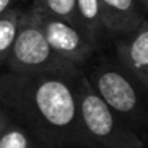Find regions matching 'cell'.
I'll return each mask as SVG.
<instances>
[{"mask_svg":"<svg viewBox=\"0 0 148 148\" xmlns=\"http://www.w3.org/2000/svg\"><path fill=\"white\" fill-rule=\"evenodd\" d=\"M80 70L0 75V102L19 118L38 148L78 145Z\"/></svg>","mask_w":148,"mask_h":148,"instance_id":"1","label":"cell"},{"mask_svg":"<svg viewBox=\"0 0 148 148\" xmlns=\"http://www.w3.org/2000/svg\"><path fill=\"white\" fill-rule=\"evenodd\" d=\"M77 92L80 147L145 148L142 137L97 96L84 73L78 77Z\"/></svg>","mask_w":148,"mask_h":148,"instance_id":"2","label":"cell"},{"mask_svg":"<svg viewBox=\"0 0 148 148\" xmlns=\"http://www.w3.org/2000/svg\"><path fill=\"white\" fill-rule=\"evenodd\" d=\"M5 67L14 73H38V72H70L80 67L61 59L46 42L40 24L38 10L32 3L24 10L14 45Z\"/></svg>","mask_w":148,"mask_h":148,"instance_id":"3","label":"cell"},{"mask_svg":"<svg viewBox=\"0 0 148 148\" xmlns=\"http://www.w3.org/2000/svg\"><path fill=\"white\" fill-rule=\"evenodd\" d=\"M96 94L132 129L148 118L138 83L121 67L110 61H100L89 73H84Z\"/></svg>","mask_w":148,"mask_h":148,"instance_id":"4","label":"cell"},{"mask_svg":"<svg viewBox=\"0 0 148 148\" xmlns=\"http://www.w3.org/2000/svg\"><path fill=\"white\" fill-rule=\"evenodd\" d=\"M38 16L48 45L65 62L81 67L97 49V43H94L77 24L40 10Z\"/></svg>","mask_w":148,"mask_h":148,"instance_id":"5","label":"cell"},{"mask_svg":"<svg viewBox=\"0 0 148 148\" xmlns=\"http://www.w3.org/2000/svg\"><path fill=\"white\" fill-rule=\"evenodd\" d=\"M118 64L148 91V19L137 26L134 30L123 34L116 42Z\"/></svg>","mask_w":148,"mask_h":148,"instance_id":"6","label":"cell"},{"mask_svg":"<svg viewBox=\"0 0 148 148\" xmlns=\"http://www.w3.org/2000/svg\"><path fill=\"white\" fill-rule=\"evenodd\" d=\"M103 30L123 35L143 23L145 13L140 0H99Z\"/></svg>","mask_w":148,"mask_h":148,"instance_id":"7","label":"cell"},{"mask_svg":"<svg viewBox=\"0 0 148 148\" xmlns=\"http://www.w3.org/2000/svg\"><path fill=\"white\" fill-rule=\"evenodd\" d=\"M75 21L77 26L99 45L103 27L100 19L99 0H75Z\"/></svg>","mask_w":148,"mask_h":148,"instance_id":"8","label":"cell"},{"mask_svg":"<svg viewBox=\"0 0 148 148\" xmlns=\"http://www.w3.org/2000/svg\"><path fill=\"white\" fill-rule=\"evenodd\" d=\"M24 10L26 8L18 5L8 10L7 13L0 14V65H5L11 53L21 26V19L24 16Z\"/></svg>","mask_w":148,"mask_h":148,"instance_id":"9","label":"cell"},{"mask_svg":"<svg viewBox=\"0 0 148 148\" xmlns=\"http://www.w3.org/2000/svg\"><path fill=\"white\" fill-rule=\"evenodd\" d=\"M0 148H38L35 138L14 118L0 131Z\"/></svg>","mask_w":148,"mask_h":148,"instance_id":"10","label":"cell"},{"mask_svg":"<svg viewBox=\"0 0 148 148\" xmlns=\"http://www.w3.org/2000/svg\"><path fill=\"white\" fill-rule=\"evenodd\" d=\"M32 5L43 13L54 14V16L64 18V19L77 24V21H75V0H32Z\"/></svg>","mask_w":148,"mask_h":148,"instance_id":"11","label":"cell"},{"mask_svg":"<svg viewBox=\"0 0 148 148\" xmlns=\"http://www.w3.org/2000/svg\"><path fill=\"white\" fill-rule=\"evenodd\" d=\"M19 2L21 0H0V14H3V13H7L8 10L18 7Z\"/></svg>","mask_w":148,"mask_h":148,"instance_id":"12","label":"cell"},{"mask_svg":"<svg viewBox=\"0 0 148 148\" xmlns=\"http://www.w3.org/2000/svg\"><path fill=\"white\" fill-rule=\"evenodd\" d=\"M11 118H13V116H11V113L8 112V110L0 108V131H2V129H3L8 123H10Z\"/></svg>","mask_w":148,"mask_h":148,"instance_id":"13","label":"cell"},{"mask_svg":"<svg viewBox=\"0 0 148 148\" xmlns=\"http://www.w3.org/2000/svg\"><path fill=\"white\" fill-rule=\"evenodd\" d=\"M140 3H142V7H143V10L148 13V0H140Z\"/></svg>","mask_w":148,"mask_h":148,"instance_id":"14","label":"cell"}]
</instances>
